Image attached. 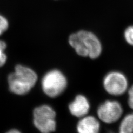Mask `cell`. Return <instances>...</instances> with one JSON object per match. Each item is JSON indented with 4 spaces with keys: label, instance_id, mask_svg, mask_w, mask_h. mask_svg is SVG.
I'll return each mask as SVG.
<instances>
[{
    "label": "cell",
    "instance_id": "cell-1",
    "mask_svg": "<svg viewBox=\"0 0 133 133\" xmlns=\"http://www.w3.org/2000/svg\"><path fill=\"white\" fill-rule=\"evenodd\" d=\"M69 45L77 55L91 59H97L102 53V44L98 37L93 32L81 30L70 35Z\"/></svg>",
    "mask_w": 133,
    "mask_h": 133
},
{
    "label": "cell",
    "instance_id": "cell-2",
    "mask_svg": "<svg viewBox=\"0 0 133 133\" xmlns=\"http://www.w3.org/2000/svg\"><path fill=\"white\" fill-rule=\"evenodd\" d=\"M38 81L37 73L30 67L21 64L16 65L14 71L8 76L10 90L18 95L28 94Z\"/></svg>",
    "mask_w": 133,
    "mask_h": 133
},
{
    "label": "cell",
    "instance_id": "cell-3",
    "mask_svg": "<svg viewBox=\"0 0 133 133\" xmlns=\"http://www.w3.org/2000/svg\"><path fill=\"white\" fill-rule=\"evenodd\" d=\"M68 82L65 75L58 69H52L45 73L41 81L43 93L48 97L55 98L65 90Z\"/></svg>",
    "mask_w": 133,
    "mask_h": 133
},
{
    "label": "cell",
    "instance_id": "cell-4",
    "mask_svg": "<svg viewBox=\"0 0 133 133\" xmlns=\"http://www.w3.org/2000/svg\"><path fill=\"white\" fill-rule=\"evenodd\" d=\"M56 117L55 110L48 105H42L33 110V124L41 133H51L56 130Z\"/></svg>",
    "mask_w": 133,
    "mask_h": 133
},
{
    "label": "cell",
    "instance_id": "cell-5",
    "mask_svg": "<svg viewBox=\"0 0 133 133\" xmlns=\"http://www.w3.org/2000/svg\"><path fill=\"white\" fill-rule=\"evenodd\" d=\"M103 88L113 96H120L128 90V81L124 74L119 71H111L103 78Z\"/></svg>",
    "mask_w": 133,
    "mask_h": 133
},
{
    "label": "cell",
    "instance_id": "cell-6",
    "mask_svg": "<svg viewBox=\"0 0 133 133\" xmlns=\"http://www.w3.org/2000/svg\"><path fill=\"white\" fill-rule=\"evenodd\" d=\"M99 121L111 124L118 122L123 113L122 105L114 100H107L100 105L97 111Z\"/></svg>",
    "mask_w": 133,
    "mask_h": 133
},
{
    "label": "cell",
    "instance_id": "cell-7",
    "mask_svg": "<svg viewBox=\"0 0 133 133\" xmlns=\"http://www.w3.org/2000/svg\"><path fill=\"white\" fill-rule=\"evenodd\" d=\"M90 108V105L88 99L82 94L77 95L68 105L70 113L79 119L88 114Z\"/></svg>",
    "mask_w": 133,
    "mask_h": 133
},
{
    "label": "cell",
    "instance_id": "cell-8",
    "mask_svg": "<svg viewBox=\"0 0 133 133\" xmlns=\"http://www.w3.org/2000/svg\"><path fill=\"white\" fill-rule=\"evenodd\" d=\"M101 123L93 116L87 115L80 118L77 125L78 133H100Z\"/></svg>",
    "mask_w": 133,
    "mask_h": 133
},
{
    "label": "cell",
    "instance_id": "cell-9",
    "mask_svg": "<svg viewBox=\"0 0 133 133\" xmlns=\"http://www.w3.org/2000/svg\"><path fill=\"white\" fill-rule=\"evenodd\" d=\"M118 133H133V112L123 118L120 124Z\"/></svg>",
    "mask_w": 133,
    "mask_h": 133
},
{
    "label": "cell",
    "instance_id": "cell-10",
    "mask_svg": "<svg viewBox=\"0 0 133 133\" xmlns=\"http://www.w3.org/2000/svg\"><path fill=\"white\" fill-rule=\"evenodd\" d=\"M7 44L5 41L0 39V67H2L6 63L7 57L5 53Z\"/></svg>",
    "mask_w": 133,
    "mask_h": 133
},
{
    "label": "cell",
    "instance_id": "cell-11",
    "mask_svg": "<svg viewBox=\"0 0 133 133\" xmlns=\"http://www.w3.org/2000/svg\"><path fill=\"white\" fill-rule=\"evenodd\" d=\"M124 38L128 44L133 46V26H129L125 30Z\"/></svg>",
    "mask_w": 133,
    "mask_h": 133
},
{
    "label": "cell",
    "instance_id": "cell-12",
    "mask_svg": "<svg viewBox=\"0 0 133 133\" xmlns=\"http://www.w3.org/2000/svg\"><path fill=\"white\" fill-rule=\"evenodd\" d=\"M9 27V22L6 17L0 14V36L2 35Z\"/></svg>",
    "mask_w": 133,
    "mask_h": 133
},
{
    "label": "cell",
    "instance_id": "cell-13",
    "mask_svg": "<svg viewBox=\"0 0 133 133\" xmlns=\"http://www.w3.org/2000/svg\"><path fill=\"white\" fill-rule=\"evenodd\" d=\"M128 105L133 110V85L128 90Z\"/></svg>",
    "mask_w": 133,
    "mask_h": 133
},
{
    "label": "cell",
    "instance_id": "cell-14",
    "mask_svg": "<svg viewBox=\"0 0 133 133\" xmlns=\"http://www.w3.org/2000/svg\"><path fill=\"white\" fill-rule=\"evenodd\" d=\"M6 133H21L19 130H17V129H11L9 131H8L7 132H6Z\"/></svg>",
    "mask_w": 133,
    "mask_h": 133
},
{
    "label": "cell",
    "instance_id": "cell-15",
    "mask_svg": "<svg viewBox=\"0 0 133 133\" xmlns=\"http://www.w3.org/2000/svg\"><path fill=\"white\" fill-rule=\"evenodd\" d=\"M109 133H114V132H109Z\"/></svg>",
    "mask_w": 133,
    "mask_h": 133
}]
</instances>
